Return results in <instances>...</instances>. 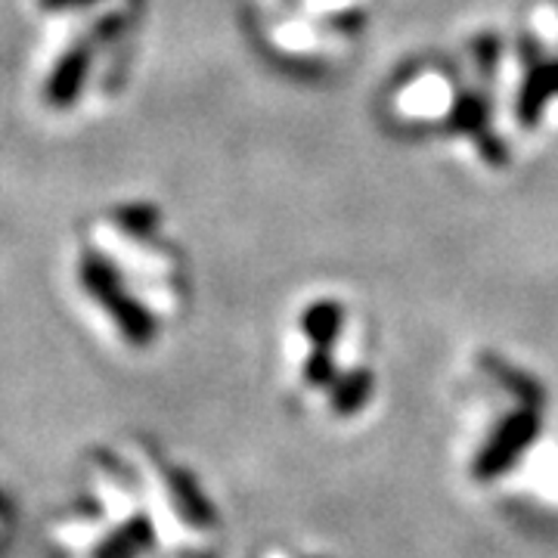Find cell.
<instances>
[{
	"label": "cell",
	"mask_w": 558,
	"mask_h": 558,
	"mask_svg": "<svg viewBox=\"0 0 558 558\" xmlns=\"http://www.w3.org/2000/svg\"><path fill=\"white\" fill-rule=\"evenodd\" d=\"M65 258L81 311L121 351L156 348L190 304V258L156 205L119 202L84 215Z\"/></svg>",
	"instance_id": "cell-1"
},
{
	"label": "cell",
	"mask_w": 558,
	"mask_h": 558,
	"mask_svg": "<svg viewBox=\"0 0 558 558\" xmlns=\"http://www.w3.org/2000/svg\"><path fill=\"white\" fill-rule=\"evenodd\" d=\"M497 171L558 137V0H524L506 22H481L450 47Z\"/></svg>",
	"instance_id": "cell-2"
},
{
	"label": "cell",
	"mask_w": 558,
	"mask_h": 558,
	"mask_svg": "<svg viewBox=\"0 0 558 558\" xmlns=\"http://www.w3.org/2000/svg\"><path fill=\"white\" fill-rule=\"evenodd\" d=\"M35 20L32 97L50 119L116 102L134 72L149 0H28Z\"/></svg>",
	"instance_id": "cell-3"
},
{
	"label": "cell",
	"mask_w": 558,
	"mask_h": 558,
	"mask_svg": "<svg viewBox=\"0 0 558 558\" xmlns=\"http://www.w3.org/2000/svg\"><path fill=\"white\" fill-rule=\"evenodd\" d=\"M381 0H240L258 53L307 78L339 75L357 57Z\"/></svg>",
	"instance_id": "cell-4"
},
{
	"label": "cell",
	"mask_w": 558,
	"mask_h": 558,
	"mask_svg": "<svg viewBox=\"0 0 558 558\" xmlns=\"http://www.w3.org/2000/svg\"><path fill=\"white\" fill-rule=\"evenodd\" d=\"M366 323L360 311L341 295L314 292L301 301L289 319L286 354L289 366L304 391L332 395V381H344L354 403L373 388V373L366 366Z\"/></svg>",
	"instance_id": "cell-5"
}]
</instances>
